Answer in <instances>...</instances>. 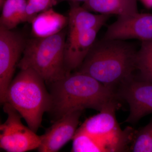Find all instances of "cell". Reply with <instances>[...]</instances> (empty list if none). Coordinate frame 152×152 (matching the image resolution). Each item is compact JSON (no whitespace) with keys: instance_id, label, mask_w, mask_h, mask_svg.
<instances>
[{"instance_id":"obj_7","label":"cell","mask_w":152,"mask_h":152,"mask_svg":"<svg viewBox=\"0 0 152 152\" xmlns=\"http://www.w3.org/2000/svg\"><path fill=\"white\" fill-rule=\"evenodd\" d=\"M117 102L106 106L99 113L90 117L77 129L96 138L107 151H118L124 142L115 117Z\"/></svg>"},{"instance_id":"obj_4","label":"cell","mask_w":152,"mask_h":152,"mask_svg":"<svg viewBox=\"0 0 152 152\" xmlns=\"http://www.w3.org/2000/svg\"><path fill=\"white\" fill-rule=\"evenodd\" d=\"M67 34V27L53 35L28 39L18 67L33 70L48 85L65 77Z\"/></svg>"},{"instance_id":"obj_3","label":"cell","mask_w":152,"mask_h":152,"mask_svg":"<svg viewBox=\"0 0 152 152\" xmlns=\"http://www.w3.org/2000/svg\"><path fill=\"white\" fill-rule=\"evenodd\" d=\"M45 83L33 70L20 69L6 93L5 103L13 107L36 133L41 126L44 114L50 108V95Z\"/></svg>"},{"instance_id":"obj_18","label":"cell","mask_w":152,"mask_h":152,"mask_svg":"<svg viewBox=\"0 0 152 152\" xmlns=\"http://www.w3.org/2000/svg\"><path fill=\"white\" fill-rule=\"evenodd\" d=\"M132 150L134 152H152V121L139 131Z\"/></svg>"},{"instance_id":"obj_6","label":"cell","mask_w":152,"mask_h":152,"mask_svg":"<svg viewBox=\"0 0 152 152\" xmlns=\"http://www.w3.org/2000/svg\"><path fill=\"white\" fill-rule=\"evenodd\" d=\"M27 39L21 33L0 27V102L2 104Z\"/></svg>"},{"instance_id":"obj_2","label":"cell","mask_w":152,"mask_h":152,"mask_svg":"<svg viewBox=\"0 0 152 152\" xmlns=\"http://www.w3.org/2000/svg\"><path fill=\"white\" fill-rule=\"evenodd\" d=\"M137 52L133 46L124 41L103 39L95 42L77 71L113 89L115 85H122L134 77Z\"/></svg>"},{"instance_id":"obj_22","label":"cell","mask_w":152,"mask_h":152,"mask_svg":"<svg viewBox=\"0 0 152 152\" xmlns=\"http://www.w3.org/2000/svg\"><path fill=\"white\" fill-rule=\"evenodd\" d=\"M6 1V0H0V7H1V8L4 5Z\"/></svg>"},{"instance_id":"obj_11","label":"cell","mask_w":152,"mask_h":152,"mask_svg":"<svg viewBox=\"0 0 152 152\" xmlns=\"http://www.w3.org/2000/svg\"><path fill=\"white\" fill-rule=\"evenodd\" d=\"M102 27L82 32L71 37H66L64 63L68 74L77 70L81 65L95 42Z\"/></svg>"},{"instance_id":"obj_21","label":"cell","mask_w":152,"mask_h":152,"mask_svg":"<svg viewBox=\"0 0 152 152\" xmlns=\"http://www.w3.org/2000/svg\"><path fill=\"white\" fill-rule=\"evenodd\" d=\"M147 7H152V0H140Z\"/></svg>"},{"instance_id":"obj_8","label":"cell","mask_w":152,"mask_h":152,"mask_svg":"<svg viewBox=\"0 0 152 152\" xmlns=\"http://www.w3.org/2000/svg\"><path fill=\"white\" fill-rule=\"evenodd\" d=\"M104 39L124 41L137 39L142 41L152 40V15L137 13L118 16L110 25Z\"/></svg>"},{"instance_id":"obj_20","label":"cell","mask_w":152,"mask_h":152,"mask_svg":"<svg viewBox=\"0 0 152 152\" xmlns=\"http://www.w3.org/2000/svg\"><path fill=\"white\" fill-rule=\"evenodd\" d=\"M88 0H56L57 4L59 3L65 1H69V3H80V2H83L86 1Z\"/></svg>"},{"instance_id":"obj_16","label":"cell","mask_w":152,"mask_h":152,"mask_svg":"<svg viewBox=\"0 0 152 152\" xmlns=\"http://www.w3.org/2000/svg\"><path fill=\"white\" fill-rule=\"evenodd\" d=\"M136 68L140 79L152 83V40L142 41L137 52Z\"/></svg>"},{"instance_id":"obj_5","label":"cell","mask_w":152,"mask_h":152,"mask_svg":"<svg viewBox=\"0 0 152 152\" xmlns=\"http://www.w3.org/2000/svg\"><path fill=\"white\" fill-rule=\"evenodd\" d=\"M3 104L7 117L0 126L1 148L9 152H25L38 149L41 143V136L22 123L21 116L10 104Z\"/></svg>"},{"instance_id":"obj_10","label":"cell","mask_w":152,"mask_h":152,"mask_svg":"<svg viewBox=\"0 0 152 152\" xmlns=\"http://www.w3.org/2000/svg\"><path fill=\"white\" fill-rule=\"evenodd\" d=\"M83 110L66 114L55 121L51 126L41 136L39 152L58 151L69 141L72 140L77 132Z\"/></svg>"},{"instance_id":"obj_17","label":"cell","mask_w":152,"mask_h":152,"mask_svg":"<svg viewBox=\"0 0 152 152\" xmlns=\"http://www.w3.org/2000/svg\"><path fill=\"white\" fill-rule=\"evenodd\" d=\"M72 140V152L107 151L105 147L99 140L78 129Z\"/></svg>"},{"instance_id":"obj_15","label":"cell","mask_w":152,"mask_h":152,"mask_svg":"<svg viewBox=\"0 0 152 152\" xmlns=\"http://www.w3.org/2000/svg\"><path fill=\"white\" fill-rule=\"evenodd\" d=\"M27 0H6L2 7L0 27L13 30L20 23L28 22Z\"/></svg>"},{"instance_id":"obj_14","label":"cell","mask_w":152,"mask_h":152,"mask_svg":"<svg viewBox=\"0 0 152 152\" xmlns=\"http://www.w3.org/2000/svg\"><path fill=\"white\" fill-rule=\"evenodd\" d=\"M83 7L102 15H129L139 13L137 0H88Z\"/></svg>"},{"instance_id":"obj_12","label":"cell","mask_w":152,"mask_h":152,"mask_svg":"<svg viewBox=\"0 0 152 152\" xmlns=\"http://www.w3.org/2000/svg\"><path fill=\"white\" fill-rule=\"evenodd\" d=\"M70 4L68 16L67 38L93 28L102 27L110 16L109 15L91 13L83 6H80V3H70Z\"/></svg>"},{"instance_id":"obj_19","label":"cell","mask_w":152,"mask_h":152,"mask_svg":"<svg viewBox=\"0 0 152 152\" xmlns=\"http://www.w3.org/2000/svg\"><path fill=\"white\" fill-rule=\"evenodd\" d=\"M57 4L56 0H27L28 22L31 23L38 14L52 8Z\"/></svg>"},{"instance_id":"obj_13","label":"cell","mask_w":152,"mask_h":152,"mask_svg":"<svg viewBox=\"0 0 152 152\" xmlns=\"http://www.w3.org/2000/svg\"><path fill=\"white\" fill-rule=\"evenodd\" d=\"M68 16L59 13L53 8L38 14L32 21L31 33L35 37L56 34L67 27Z\"/></svg>"},{"instance_id":"obj_9","label":"cell","mask_w":152,"mask_h":152,"mask_svg":"<svg viewBox=\"0 0 152 152\" xmlns=\"http://www.w3.org/2000/svg\"><path fill=\"white\" fill-rule=\"evenodd\" d=\"M121 95L130 108L126 121L134 124L152 113V83L133 77L122 85Z\"/></svg>"},{"instance_id":"obj_1","label":"cell","mask_w":152,"mask_h":152,"mask_svg":"<svg viewBox=\"0 0 152 152\" xmlns=\"http://www.w3.org/2000/svg\"><path fill=\"white\" fill-rule=\"evenodd\" d=\"M48 86L51 98L48 112L56 120L77 110L92 109L100 112L116 102L113 89L77 71Z\"/></svg>"}]
</instances>
